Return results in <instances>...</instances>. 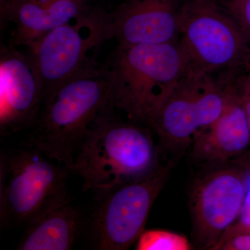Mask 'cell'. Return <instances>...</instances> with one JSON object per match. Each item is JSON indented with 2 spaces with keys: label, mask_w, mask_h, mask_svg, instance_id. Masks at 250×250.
Masks as SVG:
<instances>
[{
  "label": "cell",
  "mask_w": 250,
  "mask_h": 250,
  "mask_svg": "<svg viewBox=\"0 0 250 250\" xmlns=\"http://www.w3.org/2000/svg\"><path fill=\"white\" fill-rule=\"evenodd\" d=\"M137 250H189L187 236L163 229L144 230L136 241Z\"/></svg>",
  "instance_id": "cell-15"
},
{
  "label": "cell",
  "mask_w": 250,
  "mask_h": 250,
  "mask_svg": "<svg viewBox=\"0 0 250 250\" xmlns=\"http://www.w3.org/2000/svg\"><path fill=\"white\" fill-rule=\"evenodd\" d=\"M241 96L242 104L246 112L250 130V90H243V94Z\"/></svg>",
  "instance_id": "cell-19"
},
{
  "label": "cell",
  "mask_w": 250,
  "mask_h": 250,
  "mask_svg": "<svg viewBox=\"0 0 250 250\" xmlns=\"http://www.w3.org/2000/svg\"><path fill=\"white\" fill-rule=\"evenodd\" d=\"M179 14L172 0H129L112 13L120 45H157L177 41Z\"/></svg>",
  "instance_id": "cell-11"
},
{
  "label": "cell",
  "mask_w": 250,
  "mask_h": 250,
  "mask_svg": "<svg viewBox=\"0 0 250 250\" xmlns=\"http://www.w3.org/2000/svg\"><path fill=\"white\" fill-rule=\"evenodd\" d=\"M114 39L111 14L88 9L42 36L30 47L46 94L64 82L98 65L100 47Z\"/></svg>",
  "instance_id": "cell-7"
},
{
  "label": "cell",
  "mask_w": 250,
  "mask_h": 250,
  "mask_svg": "<svg viewBox=\"0 0 250 250\" xmlns=\"http://www.w3.org/2000/svg\"><path fill=\"white\" fill-rule=\"evenodd\" d=\"M82 212L71 198L42 211L26 225L16 250H70L81 236Z\"/></svg>",
  "instance_id": "cell-14"
},
{
  "label": "cell",
  "mask_w": 250,
  "mask_h": 250,
  "mask_svg": "<svg viewBox=\"0 0 250 250\" xmlns=\"http://www.w3.org/2000/svg\"><path fill=\"white\" fill-rule=\"evenodd\" d=\"M248 182L238 171L222 169L207 174L191 195L194 236L203 249H211L238 218L246 199Z\"/></svg>",
  "instance_id": "cell-9"
},
{
  "label": "cell",
  "mask_w": 250,
  "mask_h": 250,
  "mask_svg": "<svg viewBox=\"0 0 250 250\" xmlns=\"http://www.w3.org/2000/svg\"><path fill=\"white\" fill-rule=\"evenodd\" d=\"M116 111L111 106L90 126L69 169L83 180V191L143 178L160 167L149 130L122 121Z\"/></svg>",
  "instance_id": "cell-3"
},
{
  "label": "cell",
  "mask_w": 250,
  "mask_h": 250,
  "mask_svg": "<svg viewBox=\"0 0 250 250\" xmlns=\"http://www.w3.org/2000/svg\"><path fill=\"white\" fill-rule=\"evenodd\" d=\"M250 142V130L241 96L232 86L221 116L194 140V157L220 162L244 150Z\"/></svg>",
  "instance_id": "cell-13"
},
{
  "label": "cell",
  "mask_w": 250,
  "mask_h": 250,
  "mask_svg": "<svg viewBox=\"0 0 250 250\" xmlns=\"http://www.w3.org/2000/svg\"><path fill=\"white\" fill-rule=\"evenodd\" d=\"M90 0H5L1 18L14 23L10 45L30 47L49 31L83 13Z\"/></svg>",
  "instance_id": "cell-12"
},
{
  "label": "cell",
  "mask_w": 250,
  "mask_h": 250,
  "mask_svg": "<svg viewBox=\"0 0 250 250\" xmlns=\"http://www.w3.org/2000/svg\"><path fill=\"white\" fill-rule=\"evenodd\" d=\"M25 143L0 154L1 229L27 225L44 210L70 199L69 170Z\"/></svg>",
  "instance_id": "cell-4"
},
{
  "label": "cell",
  "mask_w": 250,
  "mask_h": 250,
  "mask_svg": "<svg viewBox=\"0 0 250 250\" xmlns=\"http://www.w3.org/2000/svg\"><path fill=\"white\" fill-rule=\"evenodd\" d=\"M242 90H250V65L246 71V75L242 80Z\"/></svg>",
  "instance_id": "cell-20"
},
{
  "label": "cell",
  "mask_w": 250,
  "mask_h": 250,
  "mask_svg": "<svg viewBox=\"0 0 250 250\" xmlns=\"http://www.w3.org/2000/svg\"><path fill=\"white\" fill-rule=\"evenodd\" d=\"M168 176V169L160 166L143 178L95 190L91 208L82 213L80 238L94 250L129 249L144 231Z\"/></svg>",
  "instance_id": "cell-5"
},
{
  "label": "cell",
  "mask_w": 250,
  "mask_h": 250,
  "mask_svg": "<svg viewBox=\"0 0 250 250\" xmlns=\"http://www.w3.org/2000/svg\"></svg>",
  "instance_id": "cell-21"
},
{
  "label": "cell",
  "mask_w": 250,
  "mask_h": 250,
  "mask_svg": "<svg viewBox=\"0 0 250 250\" xmlns=\"http://www.w3.org/2000/svg\"><path fill=\"white\" fill-rule=\"evenodd\" d=\"M112 106L111 73L98 64L46 94L26 143L69 170L87 131Z\"/></svg>",
  "instance_id": "cell-1"
},
{
  "label": "cell",
  "mask_w": 250,
  "mask_h": 250,
  "mask_svg": "<svg viewBox=\"0 0 250 250\" xmlns=\"http://www.w3.org/2000/svg\"><path fill=\"white\" fill-rule=\"evenodd\" d=\"M248 233H250V181L248 182L246 199L238 218L229 228L227 229L226 231L210 250H214L219 245L233 236Z\"/></svg>",
  "instance_id": "cell-16"
},
{
  "label": "cell",
  "mask_w": 250,
  "mask_h": 250,
  "mask_svg": "<svg viewBox=\"0 0 250 250\" xmlns=\"http://www.w3.org/2000/svg\"><path fill=\"white\" fill-rule=\"evenodd\" d=\"M192 66L158 112L150 126L166 147L187 146L221 116L231 85Z\"/></svg>",
  "instance_id": "cell-8"
},
{
  "label": "cell",
  "mask_w": 250,
  "mask_h": 250,
  "mask_svg": "<svg viewBox=\"0 0 250 250\" xmlns=\"http://www.w3.org/2000/svg\"><path fill=\"white\" fill-rule=\"evenodd\" d=\"M223 5L250 42V0H228Z\"/></svg>",
  "instance_id": "cell-17"
},
{
  "label": "cell",
  "mask_w": 250,
  "mask_h": 250,
  "mask_svg": "<svg viewBox=\"0 0 250 250\" xmlns=\"http://www.w3.org/2000/svg\"><path fill=\"white\" fill-rule=\"evenodd\" d=\"M250 250V233L233 236L219 245L213 250Z\"/></svg>",
  "instance_id": "cell-18"
},
{
  "label": "cell",
  "mask_w": 250,
  "mask_h": 250,
  "mask_svg": "<svg viewBox=\"0 0 250 250\" xmlns=\"http://www.w3.org/2000/svg\"><path fill=\"white\" fill-rule=\"evenodd\" d=\"M179 37L193 68L229 80L250 64V42L216 0H190L180 9Z\"/></svg>",
  "instance_id": "cell-6"
},
{
  "label": "cell",
  "mask_w": 250,
  "mask_h": 250,
  "mask_svg": "<svg viewBox=\"0 0 250 250\" xmlns=\"http://www.w3.org/2000/svg\"><path fill=\"white\" fill-rule=\"evenodd\" d=\"M43 98L40 76L31 56L10 45L0 52V132L18 134L34 127Z\"/></svg>",
  "instance_id": "cell-10"
},
{
  "label": "cell",
  "mask_w": 250,
  "mask_h": 250,
  "mask_svg": "<svg viewBox=\"0 0 250 250\" xmlns=\"http://www.w3.org/2000/svg\"><path fill=\"white\" fill-rule=\"evenodd\" d=\"M106 65L117 111L130 121L147 125L191 67L180 40L157 45L118 44Z\"/></svg>",
  "instance_id": "cell-2"
}]
</instances>
